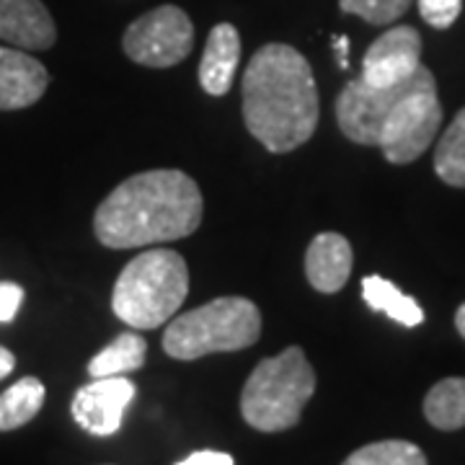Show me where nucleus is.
<instances>
[{"instance_id": "nucleus-1", "label": "nucleus", "mask_w": 465, "mask_h": 465, "mask_svg": "<svg viewBox=\"0 0 465 465\" xmlns=\"http://www.w3.org/2000/svg\"><path fill=\"white\" fill-rule=\"evenodd\" d=\"M336 124L351 143L381 148L385 161L414 163L442 124L432 70L419 65L406 81L381 88L362 78L349 81L336 99Z\"/></svg>"}, {"instance_id": "nucleus-2", "label": "nucleus", "mask_w": 465, "mask_h": 465, "mask_svg": "<svg viewBox=\"0 0 465 465\" xmlns=\"http://www.w3.org/2000/svg\"><path fill=\"white\" fill-rule=\"evenodd\" d=\"M202 192L179 168H153L122 182L101 202L94 232L106 249H143L186 238L202 223Z\"/></svg>"}, {"instance_id": "nucleus-3", "label": "nucleus", "mask_w": 465, "mask_h": 465, "mask_svg": "<svg viewBox=\"0 0 465 465\" xmlns=\"http://www.w3.org/2000/svg\"><path fill=\"white\" fill-rule=\"evenodd\" d=\"M243 122L269 153L305 145L318 127L313 67L290 45L272 42L243 73Z\"/></svg>"}, {"instance_id": "nucleus-4", "label": "nucleus", "mask_w": 465, "mask_h": 465, "mask_svg": "<svg viewBox=\"0 0 465 465\" xmlns=\"http://www.w3.org/2000/svg\"><path fill=\"white\" fill-rule=\"evenodd\" d=\"M186 295L189 266L182 253L150 249L122 269L112 292V311L134 331H150L176 316Z\"/></svg>"}, {"instance_id": "nucleus-5", "label": "nucleus", "mask_w": 465, "mask_h": 465, "mask_svg": "<svg viewBox=\"0 0 465 465\" xmlns=\"http://www.w3.org/2000/svg\"><path fill=\"white\" fill-rule=\"evenodd\" d=\"M316 393V372L300 347L262 360L241 393V414L259 432L295 427L305 403Z\"/></svg>"}, {"instance_id": "nucleus-6", "label": "nucleus", "mask_w": 465, "mask_h": 465, "mask_svg": "<svg viewBox=\"0 0 465 465\" xmlns=\"http://www.w3.org/2000/svg\"><path fill=\"white\" fill-rule=\"evenodd\" d=\"M262 313L249 298H217L176 316L163 333V351L173 360H200L215 351H238L259 341Z\"/></svg>"}, {"instance_id": "nucleus-7", "label": "nucleus", "mask_w": 465, "mask_h": 465, "mask_svg": "<svg viewBox=\"0 0 465 465\" xmlns=\"http://www.w3.org/2000/svg\"><path fill=\"white\" fill-rule=\"evenodd\" d=\"M122 47L137 65L173 67L194 47V24L179 5H161L134 18Z\"/></svg>"}, {"instance_id": "nucleus-8", "label": "nucleus", "mask_w": 465, "mask_h": 465, "mask_svg": "<svg viewBox=\"0 0 465 465\" xmlns=\"http://www.w3.org/2000/svg\"><path fill=\"white\" fill-rule=\"evenodd\" d=\"M134 382L114 375V378H94L73 396L70 414L78 427L94 437H112L119 432L127 406L134 399Z\"/></svg>"}, {"instance_id": "nucleus-9", "label": "nucleus", "mask_w": 465, "mask_h": 465, "mask_svg": "<svg viewBox=\"0 0 465 465\" xmlns=\"http://www.w3.org/2000/svg\"><path fill=\"white\" fill-rule=\"evenodd\" d=\"M421 65V34L414 26H393L378 36L365 60H362V81L367 85H396L414 75Z\"/></svg>"}, {"instance_id": "nucleus-10", "label": "nucleus", "mask_w": 465, "mask_h": 465, "mask_svg": "<svg viewBox=\"0 0 465 465\" xmlns=\"http://www.w3.org/2000/svg\"><path fill=\"white\" fill-rule=\"evenodd\" d=\"M50 75L32 54L0 47V112L26 109L45 96Z\"/></svg>"}, {"instance_id": "nucleus-11", "label": "nucleus", "mask_w": 465, "mask_h": 465, "mask_svg": "<svg viewBox=\"0 0 465 465\" xmlns=\"http://www.w3.org/2000/svg\"><path fill=\"white\" fill-rule=\"evenodd\" d=\"M0 39L24 50H50L57 29L42 0H0Z\"/></svg>"}, {"instance_id": "nucleus-12", "label": "nucleus", "mask_w": 465, "mask_h": 465, "mask_svg": "<svg viewBox=\"0 0 465 465\" xmlns=\"http://www.w3.org/2000/svg\"><path fill=\"white\" fill-rule=\"evenodd\" d=\"M351 246L341 232H318L305 251V274L313 290L333 295L351 274Z\"/></svg>"}, {"instance_id": "nucleus-13", "label": "nucleus", "mask_w": 465, "mask_h": 465, "mask_svg": "<svg viewBox=\"0 0 465 465\" xmlns=\"http://www.w3.org/2000/svg\"><path fill=\"white\" fill-rule=\"evenodd\" d=\"M241 63V36L232 24H217L207 36L200 63V84L210 96L231 91L235 67Z\"/></svg>"}, {"instance_id": "nucleus-14", "label": "nucleus", "mask_w": 465, "mask_h": 465, "mask_svg": "<svg viewBox=\"0 0 465 465\" xmlns=\"http://www.w3.org/2000/svg\"><path fill=\"white\" fill-rule=\"evenodd\" d=\"M148 354V341L134 331L119 333L109 347H104L94 360L88 362V375L91 378H114V375H127L145 365Z\"/></svg>"}, {"instance_id": "nucleus-15", "label": "nucleus", "mask_w": 465, "mask_h": 465, "mask_svg": "<svg viewBox=\"0 0 465 465\" xmlns=\"http://www.w3.org/2000/svg\"><path fill=\"white\" fill-rule=\"evenodd\" d=\"M362 298H365V302L372 311L385 313V316L393 318L401 326L414 329V326H419L424 321V311H421V305L414 298L403 295L396 284L382 280V277H375V274L362 280Z\"/></svg>"}, {"instance_id": "nucleus-16", "label": "nucleus", "mask_w": 465, "mask_h": 465, "mask_svg": "<svg viewBox=\"0 0 465 465\" xmlns=\"http://www.w3.org/2000/svg\"><path fill=\"white\" fill-rule=\"evenodd\" d=\"M47 388L39 378H21L0 396V432H11L29 424L45 406Z\"/></svg>"}, {"instance_id": "nucleus-17", "label": "nucleus", "mask_w": 465, "mask_h": 465, "mask_svg": "<svg viewBox=\"0 0 465 465\" xmlns=\"http://www.w3.org/2000/svg\"><path fill=\"white\" fill-rule=\"evenodd\" d=\"M424 416L442 432L465 427V378H445L437 382L424 399Z\"/></svg>"}, {"instance_id": "nucleus-18", "label": "nucleus", "mask_w": 465, "mask_h": 465, "mask_svg": "<svg viewBox=\"0 0 465 465\" xmlns=\"http://www.w3.org/2000/svg\"><path fill=\"white\" fill-rule=\"evenodd\" d=\"M434 171L450 186L465 189V109L450 122L434 150Z\"/></svg>"}, {"instance_id": "nucleus-19", "label": "nucleus", "mask_w": 465, "mask_h": 465, "mask_svg": "<svg viewBox=\"0 0 465 465\" xmlns=\"http://www.w3.org/2000/svg\"><path fill=\"white\" fill-rule=\"evenodd\" d=\"M341 465H427L424 452L406 440H382L354 450Z\"/></svg>"}, {"instance_id": "nucleus-20", "label": "nucleus", "mask_w": 465, "mask_h": 465, "mask_svg": "<svg viewBox=\"0 0 465 465\" xmlns=\"http://www.w3.org/2000/svg\"><path fill=\"white\" fill-rule=\"evenodd\" d=\"M411 0H339L344 14L360 16L372 26H388L409 11Z\"/></svg>"}, {"instance_id": "nucleus-21", "label": "nucleus", "mask_w": 465, "mask_h": 465, "mask_svg": "<svg viewBox=\"0 0 465 465\" xmlns=\"http://www.w3.org/2000/svg\"><path fill=\"white\" fill-rule=\"evenodd\" d=\"M463 0H419V14L434 29H448L460 16Z\"/></svg>"}, {"instance_id": "nucleus-22", "label": "nucleus", "mask_w": 465, "mask_h": 465, "mask_svg": "<svg viewBox=\"0 0 465 465\" xmlns=\"http://www.w3.org/2000/svg\"><path fill=\"white\" fill-rule=\"evenodd\" d=\"M24 302V287L16 282H0V323H11Z\"/></svg>"}, {"instance_id": "nucleus-23", "label": "nucleus", "mask_w": 465, "mask_h": 465, "mask_svg": "<svg viewBox=\"0 0 465 465\" xmlns=\"http://www.w3.org/2000/svg\"><path fill=\"white\" fill-rule=\"evenodd\" d=\"M176 465H235L232 455L228 452H217V450H200V452H192L189 458H183Z\"/></svg>"}, {"instance_id": "nucleus-24", "label": "nucleus", "mask_w": 465, "mask_h": 465, "mask_svg": "<svg viewBox=\"0 0 465 465\" xmlns=\"http://www.w3.org/2000/svg\"><path fill=\"white\" fill-rule=\"evenodd\" d=\"M14 367H16V357H14V351L5 347H0V381L3 378H8L11 372H14Z\"/></svg>"}, {"instance_id": "nucleus-25", "label": "nucleus", "mask_w": 465, "mask_h": 465, "mask_svg": "<svg viewBox=\"0 0 465 465\" xmlns=\"http://www.w3.org/2000/svg\"><path fill=\"white\" fill-rule=\"evenodd\" d=\"M333 50L339 54V65L341 70L349 67V39L347 36H333Z\"/></svg>"}, {"instance_id": "nucleus-26", "label": "nucleus", "mask_w": 465, "mask_h": 465, "mask_svg": "<svg viewBox=\"0 0 465 465\" xmlns=\"http://www.w3.org/2000/svg\"><path fill=\"white\" fill-rule=\"evenodd\" d=\"M455 326H458V333L465 339V302L458 308V313H455Z\"/></svg>"}]
</instances>
